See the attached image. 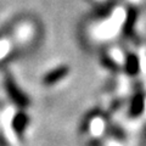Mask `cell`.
Returning <instances> with one entry per match:
<instances>
[{"mask_svg":"<svg viewBox=\"0 0 146 146\" xmlns=\"http://www.w3.org/2000/svg\"><path fill=\"white\" fill-rule=\"evenodd\" d=\"M13 129H15L18 134H21L22 131L25 130V125L27 124V118L25 115H17L15 117V119H13Z\"/></svg>","mask_w":146,"mask_h":146,"instance_id":"obj_2","label":"cell"},{"mask_svg":"<svg viewBox=\"0 0 146 146\" xmlns=\"http://www.w3.org/2000/svg\"><path fill=\"white\" fill-rule=\"evenodd\" d=\"M6 89H7L9 95L11 96V99L13 100V101L17 102V104H22L23 96L21 95V91H18V90L16 89V85L13 84L11 80H7V83H6Z\"/></svg>","mask_w":146,"mask_h":146,"instance_id":"obj_1","label":"cell"}]
</instances>
